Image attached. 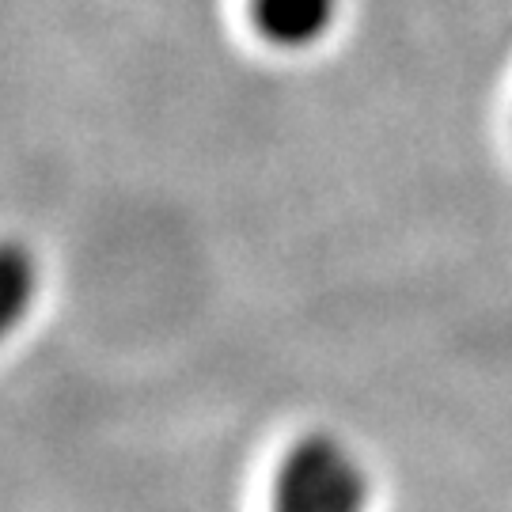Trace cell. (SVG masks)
I'll return each mask as SVG.
<instances>
[{
	"mask_svg": "<svg viewBox=\"0 0 512 512\" xmlns=\"http://www.w3.org/2000/svg\"><path fill=\"white\" fill-rule=\"evenodd\" d=\"M368 475L361 459L330 433H308L285 452L274 475L270 512H365Z\"/></svg>",
	"mask_w": 512,
	"mask_h": 512,
	"instance_id": "1",
	"label": "cell"
},
{
	"mask_svg": "<svg viewBox=\"0 0 512 512\" xmlns=\"http://www.w3.org/2000/svg\"><path fill=\"white\" fill-rule=\"evenodd\" d=\"M258 35L281 50L315 46L338 19V0H251Z\"/></svg>",
	"mask_w": 512,
	"mask_h": 512,
	"instance_id": "2",
	"label": "cell"
},
{
	"mask_svg": "<svg viewBox=\"0 0 512 512\" xmlns=\"http://www.w3.org/2000/svg\"><path fill=\"white\" fill-rule=\"evenodd\" d=\"M38 293V262L23 243H0V342L23 323Z\"/></svg>",
	"mask_w": 512,
	"mask_h": 512,
	"instance_id": "3",
	"label": "cell"
}]
</instances>
